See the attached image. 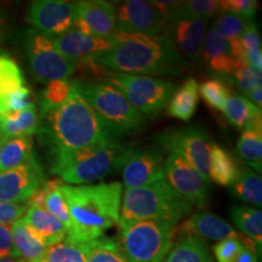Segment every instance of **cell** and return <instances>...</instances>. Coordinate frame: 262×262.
<instances>
[{
	"instance_id": "25",
	"label": "cell",
	"mask_w": 262,
	"mask_h": 262,
	"mask_svg": "<svg viewBox=\"0 0 262 262\" xmlns=\"http://www.w3.org/2000/svg\"><path fill=\"white\" fill-rule=\"evenodd\" d=\"M199 100V84L194 78H188L170 98L168 114L183 122H188L194 116Z\"/></svg>"
},
{
	"instance_id": "29",
	"label": "cell",
	"mask_w": 262,
	"mask_h": 262,
	"mask_svg": "<svg viewBox=\"0 0 262 262\" xmlns=\"http://www.w3.org/2000/svg\"><path fill=\"white\" fill-rule=\"evenodd\" d=\"M11 234L19 257L24 258L26 262L35 261L47 250V247L42 244L40 239L33 233L22 220L11 225Z\"/></svg>"
},
{
	"instance_id": "5",
	"label": "cell",
	"mask_w": 262,
	"mask_h": 262,
	"mask_svg": "<svg viewBox=\"0 0 262 262\" xmlns=\"http://www.w3.org/2000/svg\"><path fill=\"white\" fill-rule=\"evenodd\" d=\"M192 211V205L165 180L125 189L119 221L163 220L175 225Z\"/></svg>"
},
{
	"instance_id": "12",
	"label": "cell",
	"mask_w": 262,
	"mask_h": 262,
	"mask_svg": "<svg viewBox=\"0 0 262 262\" xmlns=\"http://www.w3.org/2000/svg\"><path fill=\"white\" fill-rule=\"evenodd\" d=\"M27 22L33 29L49 37H60L74 28L75 2L35 0L27 11Z\"/></svg>"
},
{
	"instance_id": "23",
	"label": "cell",
	"mask_w": 262,
	"mask_h": 262,
	"mask_svg": "<svg viewBox=\"0 0 262 262\" xmlns=\"http://www.w3.org/2000/svg\"><path fill=\"white\" fill-rule=\"evenodd\" d=\"M38 124L39 114L34 104L19 112L0 116V135L5 140L12 137H31L37 133Z\"/></svg>"
},
{
	"instance_id": "39",
	"label": "cell",
	"mask_w": 262,
	"mask_h": 262,
	"mask_svg": "<svg viewBox=\"0 0 262 262\" xmlns=\"http://www.w3.org/2000/svg\"><path fill=\"white\" fill-rule=\"evenodd\" d=\"M224 81H228V83L234 84L237 89L242 93L247 95L250 91H253L256 88H261V73L255 71L248 64H241L235 70V72L231 77Z\"/></svg>"
},
{
	"instance_id": "49",
	"label": "cell",
	"mask_w": 262,
	"mask_h": 262,
	"mask_svg": "<svg viewBox=\"0 0 262 262\" xmlns=\"http://www.w3.org/2000/svg\"><path fill=\"white\" fill-rule=\"evenodd\" d=\"M247 100L250 101L251 103L255 104L257 108H261L262 106V89L261 88H256L253 91L247 94Z\"/></svg>"
},
{
	"instance_id": "46",
	"label": "cell",
	"mask_w": 262,
	"mask_h": 262,
	"mask_svg": "<svg viewBox=\"0 0 262 262\" xmlns=\"http://www.w3.org/2000/svg\"><path fill=\"white\" fill-rule=\"evenodd\" d=\"M149 3L150 5L159 12V15L162 16V18L166 22V25H168L169 22H171L172 19L175 18V16L178 14L179 9L181 8L183 2H173V0H152V2Z\"/></svg>"
},
{
	"instance_id": "31",
	"label": "cell",
	"mask_w": 262,
	"mask_h": 262,
	"mask_svg": "<svg viewBox=\"0 0 262 262\" xmlns=\"http://www.w3.org/2000/svg\"><path fill=\"white\" fill-rule=\"evenodd\" d=\"M74 80H54L45 85V88L39 94V106L40 116H44L51 111L57 110L71 96L73 91Z\"/></svg>"
},
{
	"instance_id": "19",
	"label": "cell",
	"mask_w": 262,
	"mask_h": 262,
	"mask_svg": "<svg viewBox=\"0 0 262 262\" xmlns=\"http://www.w3.org/2000/svg\"><path fill=\"white\" fill-rule=\"evenodd\" d=\"M52 40L61 56L73 63L103 54L111 50L114 45L112 38L90 37L75 29H72L60 37L52 38Z\"/></svg>"
},
{
	"instance_id": "44",
	"label": "cell",
	"mask_w": 262,
	"mask_h": 262,
	"mask_svg": "<svg viewBox=\"0 0 262 262\" xmlns=\"http://www.w3.org/2000/svg\"><path fill=\"white\" fill-rule=\"evenodd\" d=\"M27 209L28 206L22 203L0 202V225L10 226L21 220Z\"/></svg>"
},
{
	"instance_id": "27",
	"label": "cell",
	"mask_w": 262,
	"mask_h": 262,
	"mask_svg": "<svg viewBox=\"0 0 262 262\" xmlns=\"http://www.w3.org/2000/svg\"><path fill=\"white\" fill-rule=\"evenodd\" d=\"M231 216L241 231V234L249 239L260 254L262 247V211L250 206L234 205L231 208Z\"/></svg>"
},
{
	"instance_id": "36",
	"label": "cell",
	"mask_w": 262,
	"mask_h": 262,
	"mask_svg": "<svg viewBox=\"0 0 262 262\" xmlns=\"http://www.w3.org/2000/svg\"><path fill=\"white\" fill-rule=\"evenodd\" d=\"M238 155L249 165L261 172L262 157V133L260 130L247 129L242 133L237 143Z\"/></svg>"
},
{
	"instance_id": "6",
	"label": "cell",
	"mask_w": 262,
	"mask_h": 262,
	"mask_svg": "<svg viewBox=\"0 0 262 262\" xmlns=\"http://www.w3.org/2000/svg\"><path fill=\"white\" fill-rule=\"evenodd\" d=\"M119 242L129 262H163L172 245L175 225L163 220L119 221Z\"/></svg>"
},
{
	"instance_id": "9",
	"label": "cell",
	"mask_w": 262,
	"mask_h": 262,
	"mask_svg": "<svg viewBox=\"0 0 262 262\" xmlns=\"http://www.w3.org/2000/svg\"><path fill=\"white\" fill-rule=\"evenodd\" d=\"M24 48L33 78L38 83L68 79L78 70L77 63L61 56L51 37L35 29L26 32Z\"/></svg>"
},
{
	"instance_id": "14",
	"label": "cell",
	"mask_w": 262,
	"mask_h": 262,
	"mask_svg": "<svg viewBox=\"0 0 262 262\" xmlns=\"http://www.w3.org/2000/svg\"><path fill=\"white\" fill-rule=\"evenodd\" d=\"M165 150L158 145L133 149L122 169L125 188L143 187L160 180H165L163 168Z\"/></svg>"
},
{
	"instance_id": "50",
	"label": "cell",
	"mask_w": 262,
	"mask_h": 262,
	"mask_svg": "<svg viewBox=\"0 0 262 262\" xmlns=\"http://www.w3.org/2000/svg\"><path fill=\"white\" fill-rule=\"evenodd\" d=\"M8 19H6V15L3 10V6L0 5V41L5 40L6 35H8Z\"/></svg>"
},
{
	"instance_id": "16",
	"label": "cell",
	"mask_w": 262,
	"mask_h": 262,
	"mask_svg": "<svg viewBox=\"0 0 262 262\" xmlns=\"http://www.w3.org/2000/svg\"><path fill=\"white\" fill-rule=\"evenodd\" d=\"M116 5L104 0L75 2V31L90 37L111 38L116 29Z\"/></svg>"
},
{
	"instance_id": "24",
	"label": "cell",
	"mask_w": 262,
	"mask_h": 262,
	"mask_svg": "<svg viewBox=\"0 0 262 262\" xmlns=\"http://www.w3.org/2000/svg\"><path fill=\"white\" fill-rule=\"evenodd\" d=\"M237 160L228 150L212 143L209 162V179L220 186H232L241 176Z\"/></svg>"
},
{
	"instance_id": "2",
	"label": "cell",
	"mask_w": 262,
	"mask_h": 262,
	"mask_svg": "<svg viewBox=\"0 0 262 262\" xmlns=\"http://www.w3.org/2000/svg\"><path fill=\"white\" fill-rule=\"evenodd\" d=\"M113 48L90 57L95 63L114 73L136 75H181L188 68L166 34L143 35L114 31Z\"/></svg>"
},
{
	"instance_id": "40",
	"label": "cell",
	"mask_w": 262,
	"mask_h": 262,
	"mask_svg": "<svg viewBox=\"0 0 262 262\" xmlns=\"http://www.w3.org/2000/svg\"><path fill=\"white\" fill-rule=\"evenodd\" d=\"M34 106L32 93L27 88H22L15 93L0 96V116L19 112L26 108Z\"/></svg>"
},
{
	"instance_id": "52",
	"label": "cell",
	"mask_w": 262,
	"mask_h": 262,
	"mask_svg": "<svg viewBox=\"0 0 262 262\" xmlns=\"http://www.w3.org/2000/svg\"><path fill=\"white\" fill-rule=\"evenodd\" d=\"M5 139L4 137H3L2 135H0V149H2V147H3V145H4V142H5Z\"/></svg>"
},
{
	"instance_id": "32",
	"label": "cell",
	"mask_w": 262,
	"mask_h": 262,
	"mask_svg": "<svg viewBox=\"0 0 262 262\" xmlns=\"http://www.w3.org/2000/svg\"><path fill=\"white\" fill-rule=\"evenodd\" d=\"M231 192L238 199L250 203L255 206L262 204V180L261 176L253 171H244L231 186Z\"/></svg>"
},
{
	"instance_id": "4",
	"label": "cell",
	"mask_w": 262,
	"mask_h": 262,
	"mask_svg": "<svg viewBox=\"0 0 262 262\" xmlns=\"http://www.w3.org/2000/svg\"><path fill=\"white\" fill-rule=\"evenodd\" d=\"M133 149L130 143L117 142L81 149L54 150L49 152L50 171L71 186H83L122 170Z\"/></svg>"
},
{
	"instance_id": "26",
	"label": "cell",
	"mask_w": 262,
	"mask_h": 262,
	"mask_svg": "<svg viewBox=\"0 0 262 262\" xmlns=\"http://www.w3.org/2000/svg\"><path fill=\"white\" fill-rule=\"evenodd\" d=\"M163 262H215L203 239L182 234Z\"/></svg>"
},
{
	"instance_id": "43",
	"label": "cell",
	"mask_w": 262,
	"mask_h": 262,
	"mask_svg": "<svg viewBox=\"0 0 262 262\" xmlns=\"http://www.w3.org/2000/svg\"><path fill=\"white\" fill-rule=\"evenodd\" d=\"M239 40H241L242 49H243L244 57L245 55L261 51V37L254 21L248 22Z\"/></svg>"
},
{
	"instance_id": "28",
	"label": "cell",
	"mask_w": 262,
	"mask_h": 262,
	"mask_svg": "<svg viewBox=\"0 0 262 262\" xmlns=\"http://www.w3.org/2000/svg\"><path fill=\"white\" fill-rule=\"evenodd\" d=\"M32 139L28 136L8 139L0 149V171L16 168L34 158Z\"/></svg>"
},
{
	"instance_id": "34",
	"label": "cell",
	"mask_w": 262,
	"mask_h": 262,
	"mask_svg": "<svg viewBox=\"0 0 262 262\" xmlns=\"http://www.w3.org/2000/svg\"><path fill=\"white\" fill-rule=\"evenodd\" d=\"M33 262H86L85 244L64 239L61 243L47 248L44 254Z\"/></svg>"
},
{
	"instance_id": "15",
	"label": "cell",
	"mask_w": 262,
	"mask_h": 262,
	"mask_svg": "<svg viewBox=\"0 0 262 262\" xmlns=\"http://www.w3.org/2000/svg\"><path fill=\"white\" fill-rule=\"evenodd\" d=\"M116 29L127 33H137L143 35L164 34L166 22L159 12L143 0H127L118 3L116 6Z\"/></svg>"
},
{
	"instance_id": "33",
	"label": "cell",
	"mask_w": 262,
	"mask_h": 262,
	"mask_svg": "<svg viewBox=\"0 0 262 262\" xmlns=\"http://www.w3.org/2000/svg\"><path fill=\"white\" fill-rule=\"evenodd\" d=\"M86 262H129L116 241L98 238L85 244Z\"/></svg>"
},
{
	"instance_id": "37",
	"label": "cell",
	"mask_w": 262,
	"mask_h": 262,
	"mask_svg": "<svg viewBox=\"0 0 262 262\" xmlns=\"http://www.w3.org/2000/svg\"><path fill=\"white\" fill-rule=\"evenodd\" d=\"M199 94L202 95L205 102L215 110L222 111L231 91H229L227 84L224 80L214 78L208 79L199 85Z\"/></svg>"
},
{
	"instance_id": "38",
	"label": "cell",
	"mask_w": 262,
	"mask_h": 262,
	"mask_svg": "<svg viewBox=\"0 0 262 262\" xmlns=\"http://www.w3.org/2000/svg\"><path fill=\"white\" fill-rule=\"evenodd\" d=\"M219 12H221V10L220 3L217 0H189V2L182 3L176 16L185 15L189 16V17L203 18L208 21L212 16L219 15Z\"/></svg>"
},
{
	"instance_id": "17",
	"label": "cell",
	"mask_w": 262,
	"mask_h": 262,
	"mask_svg": "<svg viewBox=\"0 0 262 262\" xmlns=\"http://www.w3.org/2000/svg\"><path fill=\"white\" fill-rule=\"evenodd\" d=\"M206 27V19L178 15L166 26L164 34L171 39L182 56H186L194 63H201Z\"/></svg>"
},
{
	"instance_id": "35",
	"label": "cell",
	"mask_w": 262,
	"mask_h": 262,
	"mask_svg": "<svg viewBox=\"0 0 262 262\" xmlns=\"http://www.w3.org/2000/svg\"><path fill=\"white\" fill-rule=\"evenodd\" d=\"M26 79L21 68L8 54H0V96L26 88Z\"/></svg>"
},
{
	"instance_id": "20",
	"label": "cell",
	"mask_w": 262,
	"mask_h": 262,
	"mask_svg": "<svg viewBox=\"0 0 262 262\" xmlns=\"http://www.w3.org/2000/svg\"><path fill=\"white\" fill-rule=\"evenodd\" d=\"M202 62H204L208 70L212 74L217 75L221 80H226L231 77L239 66L243 64L232 55L227 40L222 38L214 27L206 32Z\"/></svg>"
},
{
	"instance_id": "3",
	"label": "cell",
	"mask_w": 262,
	"mask_h": 262,
	"mask_svg": "<svg viewBox=\"0 0 262 262\" xmlns=\"http://www.w3.org/2000/svg\"><path fill=\"white\" fill-rule=\"evenodd\" d=\"M62 193L71 217L67 241L78 244L90 243L119 222L123 193L120 182L63 185Z\"/></svg>"
},
{
	"instance_id": "18",
	"label": "cell",
	"mask_w": 262,
	"mask_h": 262,
	"mask_svg": "<svg viewBox=\"0 0 262 262\" xmlns=\"http://www.w3.org/2000/svg\"><path fill=\"white\" fill-rule=\"evenodd\" d=\"M180 232L182 234L194 235V237L201 239L205 238L219 242L231 238L241 239L244 242L245 247L256 253V248L249 239L235 232L233 227L228 222H226L224 219L208 211H198L189 216L187 220H185L180 225Z\"/></svg>"
},
{
	"instance_id": "11",
	"label": "cell",
	"mask_w": 262,
	"mask_h": 262,
	"mask_svg": "<svg viewBox=\"0 0 262 262\" xmlns=\"http://www.w3.org/2000/svg\"><path fill=\"white\" fill-rule=\"evenodd\" d=\"M165 181L191 205L205 206L210 193L208 182L191 164L175 152H169L164 159Z\"/></svg>"
},
{
	"instance_id": "51",
	"label": "cell",
	"mask_w": 262,
	"mask_h": 262,
	"mask_svg": "<svg viewBox=\"0 0 262 262\" xmlns=\"http://www.w3.org/2000/svg\"><path fill=\"white\" fill-rule=\"evenodd\" d=\"M0 262H26L22 257H4L0 258Z\"/></svg>"
},
{
	"instance_id": "47",
	"label": "cell",
	"mask_w": 262,
	"mask_h": 262,
	"mask_svg": "<svg viewBox=\"0 0 262 262\" xmlns=\"http://www.w3.org/2000/svg\"><path fill=\"white\" fill-rule=\"evenodd\" d=\"M233 262H257L256 253H254L253 250L244 247Z\"/></svg>"
},
{
	"instance_id": "8",
	"label": "cell",
	"mask_w": 262,
	"mask_h": 262,
	"mask_svg": "<svg viewBox=\"0 0 262 262\" xmlns=\"http://www.w3.org/2000/svg\"><path fill=\"white\" fill-rule=\"evenodd\" d=\"M106 79L120 90L137 112L153 119L168 106L176 91V84L155 77L107 72Z\"/></svg>"
},
{
	"instance_id": "30",
	"label": "cell",
	"mask_w": 262,
	"mask_h": 262,
	"mask_svg": "<svg viewBox=\"0 0 262 262\" xmlns=\"http://www.w3.org/2000/svg\"><path fill=\"white\" fill-rule=\"evenodd\" d=\"M63 185L64 182L57 178L44 181L41 187L45 192L44 209L55 219L62 222L68 232L71 228V217L70 212H68L67 203H66L64 195L62 193V186Z\"/></svg>"
},
{
	"instance_id": "7",
	"label": "cell",
	"mask_w": 262,
	"mask_h": 262,
	"mask_svg": "<svg viewBox=\"0 0 262 262\" xmlns=\"http://www.w3.org/2000/svg\"><path fill=\"white\" fill-rule=\"evenodd\" d=\"M75 86L90 107L120 135H133L146 126V118L108 81H78Z\"/></svg>"
},
{
	"instance_id": "13",
	"label": "cell",
	"mask_w": 262,
	"mask_h": 262,
	"mask_svg": "<svg viewBox=\"0 0 262 262\" xmlns=\"http://www.w3.org/2000/svg\"><path fill=\"white\" fill-rule=\"evenodd\" d=\"M44 181V170L37 156L16 168L0 171V202H28Z\"/></svg>"
},
{
	"instance_id": "41",
	"label": "cell",
	"mask_w": 262,
	"mask_h": 262,
	"mask_svg": "<svg viewBox=\"0 0 262 262\" xmlns=\"http://www.w3.org/2000/svg\"><path fill=\"white\" fill-rule=\"evenodd\" d=\"M219 3L221 12H229L247 21H253L257 10L256 0H221Z\"/></svg>"
},
{
	"instance_id": "21",
	"label": "cell",
	"mask_w": 262,
	"mask_h": 262,
	"mask_svg": "<svg viewBox=\"0 0 262 262\" xmlns=\"http://www.w3.org/2000/svg\"><path fill=\"white\" fill-rule=\"evenodd\" d=\"M21 220L47 248L61 243L67 237V228L64 225L40 206L28 205L27 211Z\"/></svg>"
},
{
	"instance_id": "1",
	"label": "cell",
	"mask_w": 262,
	"mask_h": 262,
	"mask_svg": "<svg viewBox=\"0 0 262 262\" xmlns=\"http://www.w3.org/2000/svg\"><path fill=\"white\" fill-rule=\"evenodd\" d=\"M37 134L49 152L81 149L123 142V135L108 125L74 86L70 98L44 116H39Z\"/></svg>"
},
{
	"instance_id": "10",
	"label": "cell",
	"mask_w": 262,
	"mask_h": 262,
	"mask_svg": "<svg viewBox=\"0 0 262 262\" xmlns=\"http://www.w3.org/2000/svg\"><path fill=\"white\" fill-rule=\"evenodd\" d=\"M157 145L164 150L178 153L186 162L191 164L206 181L210 182L209 162L212 142L204 129L194 125L168 131L159 135Z\"/></svg>"
},
{
	"instance_id": "42",
	"label": "cell",
	"mask_w": 262,
	"mask_h": 262,
	"mask_svg": "<svg viewBox=\"0 0 262 262\" xmlns=\"http://www.w3.org/2000/svg\"><path fill=\"white\" fill-rule=\"evenodd\" d=\"M245 247L241 239H225L214 247V254L219 262H233L241 250Z\"/></svg>"
},
{
	"instance_id": "22",
	"label": "cell",
	"mask_w": 262,
	"mask_h": 262,
	"mask_svg": "<svg viewBox=\"0 0 262 262\" xmlns=\"http://www.w3.org/2000/svg\"><path fill=\"white\" fill-rule=\"evenodd\" d=\"M222 113L235 127L261 131V110L244 96L231 93L222 108Z\"/></svg>"
},
{
	"instance_id": "48",
	"label": "cell",
	"mask_w": 262,
	"mask_h": 262,
	"mask_svg": "<svg viewBox=\"0 0 262 262\" xmlns=\"http://www.w3.org/2000/svg\"><path fill=\"white\" fill-rule=\"evenodd\" d=\"M44 203H45V192L42 187L38 188L37 191L33 193L31 198L28 199V205H35V206H40V208H44Z\"/></svg>"
},
{
	"instance_id": "45",
	"label": "cell",
	"mask_w": 262,
	"mask_h": 262,
	"mask_svg": "<svg viewBox=\"0 0 262 262\" xmlns=\"http://www.w3.org/2000/svg\"><path fill=\"white\" fill-rule=\"evenodd\" d=\"M11 234V225H0V258L18 257Z\"/></svg>"
}]
</instances>
